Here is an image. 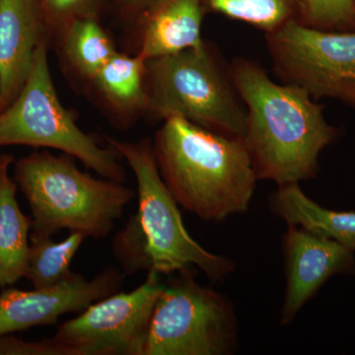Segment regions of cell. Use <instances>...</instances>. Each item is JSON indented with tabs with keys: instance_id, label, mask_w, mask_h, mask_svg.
<instances>
[{
	"instance_id": "cell-1",
	"label": "cell",
	"mask_w": 355,
	"mask_h": 355,
	"mask_svg": "<svg viewBox=\"0 0 355 355\" xmlns=\"http://www.w3.org/2000/svg\"><path fill=\"white\" fill-rule=\"evenodd\" d=\"M229 72L246 111L242 139L258 180L284 186L316 176L320 154L338 133L323 106L299 86L275 83L253 60L234 58Z\"/></svg>"
},
{
	"instance_id": "cell-2",
	"label": "cell",
	"mask_w": 355,
	"mask_h": 355,
	"mask_svg": "<svg viewBox=\"0 0 355 355\" xmlns=\"http://www.w3.org/2000/svg\"><path fill=\"white\" fill-rule=\"evenodd\" d=\"M153 146L161 177L184 209L221 221L249 209L258 177L240 137L172 116L163 121Z\"/></svg>"
},
{
	"instance_id": "cell-3",
	"label": "cell",
	"mask_w": 355,
	"mask_h": 355,
	"mask_svg": "<svg viewBox=\"0 0 355 355\" xmlns=\"http://www.w3.org/2000/svg\"><path fill=\"white\" fill-rule=\"evenodd\" d=\"M13 165L14 181L31 210L33 234L53 236L67 229L103 239L135 198L121 182L81 171L67 153L33 151Z\"/></svg>"
},
{
	"instance_id": "cell-4",
	"label": "cell",
	"mask_w": 355,
	"mask_h": 355,
	"mask_svg": "<svg viewBox=\"0 0 355 355\" xmlns=\"http://www.w3.org/2000/svg\"><path fill=\"white\" fill-rule=\"evenodd\" d=\"M147 118L180 116L211 132L242 139L244 105L220 58L207 42L198 48L147 60Z\"/></svg>"
},
{
	"instance_id": "cell-5",
	"label": "cell",
	"mask_w": 355,
	"mask_h": 355,
	"mask_svg": "<svg viewBox=\"0 0 355 355\" xmlns=\"http://www.w3.org/2000/svg\"><path fill=\"white\" fill-rule=\"evenodd\" d=\"M48 51V41L43 39L22 90L0 112V146L57 149L73 156L99 176L123 183L125 173L121 156L84 132L73 114L60 103L51 78Z\"/></svg>"
},
{
	"instance_id": "cell-6",
	"label": "cell",
	"mask_w": 355,
	"mask_h": 355,
	"mask_svg": "<svg viewBox=\"0 0 355 355\" xmlns=\"http://www.w3.org/2000/svg\"><path fill=\"white\" fill-rule=\"evenodd\" d=\"M105 139L127 161L137 180V214L153 260L150 272L171 275L197 266L212 282H221L232 272L233 261L210 253L189 234L178 202L159 172L153 140L123 141L107 135Z\"/></svg>"
},
{
	"instance_id": "cell-7",
	"label": "cell",
	"mask_w": 355,
	"mask_h": 355,
	"mask_svg": "<svg viewBox=\"0 0 355 355\" xmlns=\"http://www.w3.org/2000/svg\"><path fill=\"white\" fill-rule=\"evenodd\" d=\"M189 272H180L159 294L144 355H224L234 349L232 306Z\"/></svg>"
},
{
	"instance_id": "cell-8",
	"label": "cell",
	"mask_w": 355,
	"mask_h": 355,
	"mask_svg": "<svg viewBox=\"0 0 355 355\" xmlns=\"http://www.w3.org/2000/svg\"><path fill=\"white\" fill-rule=\"evenodd\" d=\"M280 83L304 89L315 100L335 99L355 108V31H322L289 21L266 34Z\"/></svg>"
},
{
	"instance_id": "cell-9",
	"label": "cell",
	"mask_w": 355,
	"mask_h": 355,
	"mask_svg": "<svg viewBox=\"0 0 355 355\" xmlns=\"http://www.w3.org/2000/svg\"><path fill=\"white\" fill-rule=\"evenodd\" d=\"M164 286L161 275L148 272L135 291L93 303L49 338L57 355H144L154 307Z\"/></svg>"
},
{
	"instance_id": "cell-10",
	"label": "cell",
	"mask_w": 355,
	"mask_h": 355,
	"mask_svg": "<svg viewBox=\"0 0 355 355\" xmlns=\"http://www.w3.org/2000/svg\"><path fill=\"white\" fill-rule=\"evenodd\" d=\"M125 275L116 268L103 270L94 279L72 275L50 288L20 291L6 287L0 294V336L36 327L51 326L69 313H80L120 291Z\"/></svg>"
},
{
	"instance_id": "cell-11",
	"label": "cell",
	"mask_w": 355,
	"mask_h": 355,
	"mask_svg": "<svg viewBox=\"0 0 355 355\" xmlns=\"http://www.w3.org/2000/svg\"><path fill=\"white\" fill-rule=\"evenodd\" d=\"M282 249L286 275L282 324L291 323L333 275H355L354 250L299 226L288 225Z\"/></svg>"
},
{
	"instance_id": "cell-12",
	"label": "cell",
	"mask_w": 355,
	"mask_h": 355,
	"mask_svg": "<svg viewBox=\"0 0 355 355\" xmlns=\"http://www.w3.org/2000/svg\"><path fill=\"white\" fill-rule=\"evenodd\" d=\"M43 39L35 0H0V112L22 90Z\"/></svg>"
},
{
	"instance_id": "cell-13",
	"label": "cell",
	"mask_w": 355,
	"mask_h": 355,
	"mask_svg": "<svg viewBox=\"0 0 355 355\" xmlns=\"http://www.w3.org/2000/svg\"><path fill=\"white\" fill-rule=\"evenodd\" d=\"M205 14L202 0H153L133 20L135 55L147 62L202 46Z\"/></svg>"
},
{
	"instance_id": "cell-14",
	"label": "cell",
	"mask_w": 355,
	"mask_h": 355,
	"mask_svg": "<svg viewBox=\"0 0 355 355\" xmlns=\"http://www.w3.org/2000/svg\"><path fill=\"white\" fill-rule=\"evenodd\" d=\"M146 62L137 55L118 53L86 83L96 101L116 128L127 130L146 116Z\"/></svg>"
},
{
	"instance_id": "cell-15",
	"label": "cell",
	"mask_w": 355,
	"mask_h": 355,
	"mask_svg": "<svg viewBox=\"0 0 355 355\" xmlns=\"http://www.w3.org/2000/svg\"><path fill=\"white\" fill-rule=\"evenodd\" d=\"M14 162L11 154L0 155V288L25 277L32 230L31 216L21 210L18 186L10 177Z\"/></svg>"
},
{
	"instance_id": "cell-16",
	"label": "cell",
	"mask_w": 355,
	"mask_h": 355,
	"mask_svg": "<svg viewBox=\"0 0 355 355\" xmlns=\"http://www.w3.org/2000/svg\"><path fill=\"white\" fill-rule=\"evenodd\" d=\"M270 207L287 225H296L355 251V212L335 211L313 202L299 184L279 186Z\"/></svg>"
},
{
	"instance_id": "cell-17",
	"label": "cell",
	"mask_w": 355,
	"mask_h": 355,
	"mask_svg": "<svg viewBox=\"0 0 355 355\" xmlns=\"http://www.w3.org/2000/svg\"><path fill=\"white\" fill-rule=\"evenodd\" d=\"M55 43L67 69L86 83L118 53L100 20L93 18L74 20Z\"/></svg>"
},
{
	"instance_id": "cell-18",
	"label": "cell",
	"mask_w": 355,
	"mask_h": 355,
	"mask_svg": "<svg viewBox=\"0 0 355 355\" xmlns=\"http://www.w3.org/2000/svg\"><path fill=\"white\" fill-rule=\"evenodd\" d=\"M70 233L60 242L53 241V236L30 234L25 277L34 288H50L72 275V260L87 236Z\"/></svg>"
},
{
	"instance_id": "cell-19",
	"label": "cell",
	"mask_w": 355,
	"mask_h": 355,
	"mask_svg": "<svg viewBox=\"0 0 355 355\" xmlns=\"http://www.w3.org/2000/svg\"><path fill=\"white\" fill-rule=\"evenodd\" d=\"M298 0H202L205 13L241 21L268 34L296 19Z\"/></svg>"
},
{
	"instance_id": "cell-20",
	"label": "cell",
	"mask_w": 355,
	"mask_h": 355,
	"mask_svg": "<svg viewBox=\"0 0 355 355\" xmlns=\"http://www.w3.org/2000/svg\"><path fill=\"white\" fill-rule=\"evenodd\" d=\"M295 20L322 31H355V0H298Z\"/></svg>"
},
{
	"instance_id": "cell-21",
	"label": "cell",
	"mask_w": 355,
	"mask_h": 355,
	"mask_svg": "<svg viewBox=\"0 0 355 355\" xmlns=\"http://www.w3.org/2000/svg\"><path fill=\"white\" fill-rule=\"evenodd\" d=\"M43 21L49 44L55 42L64 28L74 20H100L108 0H35Z\"/></svg>"
},
{
	"instance_id": "cell-22",
	"label": "cell",
	"mask_w": 355,
	"mask_h": 355,
	"mask_svg": "<svg viewBox=\"0 0 355 355\" xmlns=\"http://www.w3.org/2000/svg\"><path fill=\"white\" fill-rule=\"evenodd\" d=\"M112 251L125 275L153 270L148 243L137 214L130 216L125 228L114 235Z\"/></svg>"
},
{
	"instance_id": "cell-23",
	"label": "cell",
	"mask_w": 355,
	"mask_h": 355,
	"mask_svg": "<svg viewBox=\"0 0 355 355\" xmlns=\"http://www.w3.org/2000/svg\"><path fill=\"white\" fill-rule=\"evenodd\" d=\"M0 355H57L50 340L27 342L16 336H0Z\"/></svg>"
},
{
	"instance_id": "cell-24",
	"label": "cell",
	"mask_w": 355,
	"mask_h": 355,
	"mask_svg": "<svg viewBox=\"0 0 355 355\" xmlns=\"http://www.w3.org/2000/svg\"><path fill=\"white\" fill-rule=\"evenodd\" d=\"M153 0H116V8L123 19L133 21Z\"/></svg>"
}]
</instances>
